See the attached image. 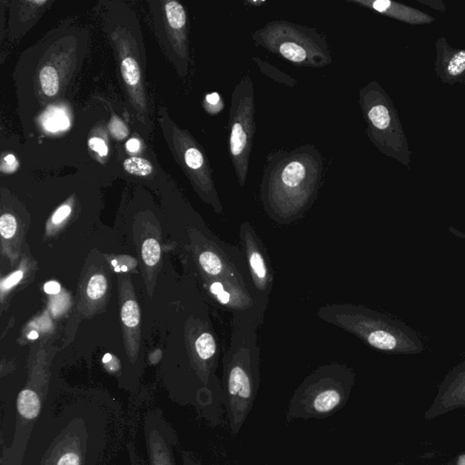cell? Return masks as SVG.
<instances>
[{"instance_id":"cell-19","label":"cell","mask_w":465,"mask_h":465,"mask_svg":"<svg viewBox=\"0 0 465 465\" xmlns=\"http://www.w3.org/2000/svg\"><path fill=\"white\" fill-rule=\"evenodd\" d=\"M160 256H161V249L160 244L154 238H149L145 241L143 246H142V258L145 264L153 267L158 264Z\"/></svg>"},{"instance_id":"cell-33","label":"cell","mask_w":465,"mask_h":465,"mask_svg":"<svg viewBox=\"0 0 465 465\" xmlns=\"http://www.w3.org/2000/svg\"><path fill=\"white\" fill-rule=\"evenodd\" d=\"M447 465H465V452H462L461 455L456 456V457Z\"/></svg>"},{"instance_id":"cell-22","label":"cell","mask_w":465,"mask_h":465,"mask_svg":"<svg viewBox=\"0 0 465 465\" xmlns=\"http://www.w3.org/2000/svg\"><path fill=\"white\" fill-rule=\"evenodd\" d=\"M110 129L113 137L119 140H125L129 135L128 126L125 125V123L122 120H120L117 117H112L110 123Z\"/></svg>"},{"instance_id":"cell-17","label":"cell","mask_w":465,"mask_h":465,"mask_svg":"<svg viewBox=\"0 0 465 465\" xmlns=\"http://www.w3.org/2000/svg\"><path fill=\"white\" fill-rule=\"evenodd\" d=\"M122 77L125 82L131 87L140 83L141 74L140 66L133 57H126L121 63Z\"/></svg>"},{"instance_id":"cell-5","label":"cell","mask_w":465,"mask_h":465,"mask_svg":"<svg viewBox=\"0 0 465 465\" xmlns=\"http://www.w3.org/2000/svg\"><path fill=\"white\" fill-rule=\"evenodd\" d=\"M256 46L262 47L297 66L321 68L331 64L330 47L316 29L286 20H273L252 33Z\"/></svg>"},{"instance_id":"cell-16","label":"cell","mask_w":465,"mask_h":465,"mask_svg":"<svg viewBox=\"0 0 465 465\" xmlns=\"http://www.w3.org/2000/svg\"><path fill=\"white\" fill-rule=\"evenodd\" d=\"M123 168L128 173L135 176L147 177L153 173L154 168L147 159L141 158H129L123 163Z\"/></svg>"},{"instance_id":"cell-3","label":"cell","mask_w":465,"mask_h":465,"mask_svg":"<svg viewBox=\"0 0 465 465\" xmlns=\"http://www.w3.org/2000/svg\"><path fill=\"white\" fill-rule=\"evenodd\" d=\"M317 316L385 354L416 355L425 351L421 337L406 323L370 308L332 304L320 308Z\"/></svg>"},{"instance_id":"cell-29","label":"cell","mask_w":465,"mask_h":465,"mask_svg":"<svg viewBox=\"0 0 465 465\" xmlns=\"http://www.w3.org/2000/svg\"><path fill=\"white\" fill-rule=\"evenodd\" d=\"M22 277H23L22 271H17L16 272V273L11 274V276L8 277V279H6L4 282L2 283L1 288L3 291H5V290L10 289L12 288V286L17 285V283H19L21 279H22Z\"/></svg>"},{"instance_id":"cell-32","label":"cell","mask_w":465,"mask_h":465,"mask_svg":"<svg viewBox=\"0 0 465 465\" xmlns=\"http://www.w3.org/2000/svg\"><path fill=\"white\" fill-rule=\"evenodd\" d=\"M126 149L133 153L138 152L140 149V142L137 138H132V140H129L128 143H126Z\"/></svg>"},{"instance_id":"cell-8","label":"cell","mask_w":465,"mask_h":465,"mask_svg":"<svg viewBox=\"0 0 465 465\" xmlns=\"http://www.w3.org/2000/svg\"><path fill=\"white\" fill-rule=\"evenodd\" d=\"M145 438L149 465H177L173 452L176 434L161 410L151 411L146 415Z\"/></svg>"},{"instance_id":"cell-28","label":"cell","mask_w":465,"mask_h":465,"mask_svg":"<svg viewBox=\"0 0 465 465\" xmlns=\"http://www.w3.org/2000/svg\"><path fill=\"white\" fill-rule=\"evenodd\" d=\"M71 213V207H69V205H62V207H59V209L56 211V213L54 214L52 222L55 223V225H57V223H61L63 220H65Z\"/></svg>"},{"instance_id":"cell-25","label":"cell","mask_w":465,"mask_h":465,"mask_svg":"<svg viewBox=\"0 0 465 465\" xmlns=\"http://www.w3.org/2000/svg\"><path fill=\"white\" fill-rule=\"evenodd\" d=\"M55 465H81L80 455L75 450H66L57 458Z\"/></svg>"},{"instance_id":"cell-31","label":"cell","mask_w":465,"mask_h":465,"mask_svg":"<svg viewBox=\"0 0 465 465\" xmlns=\"http://www.w3.org/2000/svg\"><path fill=\"white\" fill-rule=\"evenodd\" d=\"M44 290L48 295H57L61 290V286L55 281H50L44 286Z\"/></svg>"},{"instance_id":"cell-37","label":"cell","mask_w":465,"mask_h":465,"mask_svg":"<svg viewBox=\"0 0 465 465\" xmlns=\"http://www.w3.org/2000/svg\"><path fill=\"white\" fill-rule=\"evenodd\" d=\"M250 5L260 6L265 4V1H247Z\"/></svg>"},{"instance_id":"cell-39","label":"cell","mask_w":465,"mask_h":465,"mask_svg":"<svg viewBox=\"0 0 465 465\" xmlns=\"http://www.w3.org/2000/svg\"><path fill=\"white\" fill-rule=\"evenodd\" d=\"M112 265H113L115 267H117V260L112 261Z\"/></svg>"},{"instance_id":"cell-36","label":"cell","mask_w":465,"mask_h":465,"mask_svg":"<svg viewBox=\"0 0 465 465\" xmlns=\"http://www.w3.org/2000/svg\"><path fill=\"white\" fill-rule=\"evenodd\" d=\"M38 337V334L37 333V332L35 331H32L31 333L29 334V339L31 340L37 339Z\"/></svg>"},{"instance_id":"cell-6","label":"cell","mask_w":465,"mask_h":465,"mask_svg":"<svg viewBox=\"0 0 465 465\" xmlns=\"http://www.w3.org/2000/svg\"><path fill=\"white\" fill-rule=\"evenodd\" d=\"M255 89L251 77H244L232 93L228 151L240 186L246 185L251 158L255 123Z\"/></svg>"},{"instance_id":"cell-12","label":"cell","mask_w":465,"mask_h":465,"mask_svg":"<svg viewBox=\"0 0 465 465\" xmlns=\"http://www.w3.org/2000/svg\"><path fill=\"white\" fill-rule=\"evenodd\" d=\"M196 355L204 364L209 363L214 367V362H216L217 344L214 335L209 332H204L199 335L195 343Z\"/></svg>"},{"instance_id":"cell-14","label":"cell","mask_w":465,"mask_h":465,"mask_svg":"<svg viewBox=\"0 0 465 465\" xmlns=\"http://www.w3.org/2000/svg\"><path fill=\"white\" fill-rule=\"evenodd\" d=\"M253 61L258 64V68H260V71L263 74L267 75L268 78L276 81V82L286 84V86L290 87H294L295 84H297V80H295V78L280 71L279 69L274 68V66L270 64V63L265 62L264 60L256 57H253Z\"/></svg>"},{"instance_id":"cell-18","label":"cell","mask_w":465,"mask_h":465,"mask_svg":"<svg viewBox=\"0 0 465 465\" xmlns=\"http://www.w3.org/2000/svg\"><path fill=\"white\" fill-rule=\"evenodd\" d=\"M123 324L129 328L135 327L140 322V310L137 302L129 300L123 304L121 310Z\"/></svg>"},{"instance_id":"cell-40","label":"cell","mask_w":465,"mask_h":465,"mask_svg":"<svg viewBox=\"0 0 465 465\" xmlns=\"http://www.w3.org/2000/svg\"><path fill=\"white\" fill-rule=\"evenodd\" d=\"M121 271L123 272L128 271V267H125V265H123V267H121Z\"/></svg>"},{"instance_id":"cell-24","label":"cell","mask_w":465,"mask_h":465,"mask_svg":"<svg viewBox=\"0 0 465 465\" xmlns=\"http://www.w3.org/2000/svg\"><path fill=\"white\" fill-rule=\"evenodd\" d=\"M465 71V51L455 54L449 63L448 71L452 75H458Z\"/></svg>"},{"instance_id":"cell-35","label":"cell","mask_w":465,"mask_h":465,"mask_svg":"<svg viewBox=\"0 0 465 465\" xmlns=\"http://www.w3.org/2000/svg\"><path fill=\"white\" fill-rule=\"evenodd\" d=\"M112 359V355L110 354H105L104 357H103V363L108 364L110 363Z\"/></svg>"},{"instance_id":"cell-13","label":"cell","mask_w":465,"mask_h":465,"mask_svg":"<svg viewBox=\"0 0 465 465\" xmlns=\"http://www.w3.org/2000/svg\"><path fill=\"white\" fill-rule=\"evenodd\" d=\"M165 15L169 26L179 32H185L186 12L183 6L177 1H169L165 4Z\"/></svg>"},{"instance_id":"cell-10","label":"cell","mask_w":465,"mask_h":465,"mask_svg":"<svg viewBox=\"0 0 465 465\" xmlns=\"http://www.w3.org/2000/svg\"><path fill=\"white\" fill-rule=\"evenodd\" d=\"M41 404L37 392L25 389L17 398V412L24 422H32L38 418Z\"/></svg>"},{"instance_id":"cell-4","label":"cell","mask_w":465,"mask_h":465,"mask_svg":"<svg viewBox=\"0 0 465 465\" xmlns=\"http://www.w3.org/2000/svg\"><path fill=\"white\" fill-rule=\"evenodd\" d=\"M355 383L354 370L347 365L332 364L317 368L293 394L286 421L334 415L346 406Z\"/></svg>"},{"instance_id":"cell-7","label":"cell","mask_w":465,"mask_h":465,"mask_svg":"<svg viewBox=\"0 0 465 465\" xmlns=\"http://www.w3.org/2000/svg\"><path fill=\"white\" fill-rule=\"evenodd\" d=\"M239 238L253 291L260 307L267 310L274 286V270L270 256L261 238L249 222L241 223Z\"/></svg>"},{"instance_id":"cell-26","label":"cell","mask_w":465,"mask_h":465,"mask_svg":"<svg viewBox=\"0 0 465 465\" xmlns=\"http://www.w3.org/2000/svg\"><path fill=\"white\" fill-rule=\"evenodd\" d=\"M17 168H19V162H17L16 156L12 155V154H8L3 158L1 164L3 173H13Z\"/></svg>"},{"instance_id":"cell-9","label":"cell","mask_w":465,"mask_h":465,"mask_svg":"<svg viewBox=\"0 0 465 465\" xmlns=\"http://www.w3.org/2000/svg\"><path fill=\"white\" fill-rule=\"evenodd\" d=\"M458 409H465V360L452 368L440 383L425 418L431 421Z\"/></svg>"},{"instance_id":"cell-1","label":"cell","mask_w":465,"mask_h":465,"mask_svg":"<svg viewBox=\"0 0 465 465\" xmlns=\"http://www.w3.org/2000/svg\"><path fill=\"white\" fill-rule=\"evenodd\" d=\"M325 160L311 144L267 156L260 198L267 216L288 225L297 221L315 203L324 177Z\"/></svg>"},{"instance_id":"cell-27","label":"cell","mask_w":465,"mask_h":465,"mask_svg":"<svg viewBox=\"0 0 465 465\" xmlns=\"http://www.w3.org/2000/svg\"><path fill=\"white\" fill-rule=\"evenodd\" d=\"M90 149L98 152L99 156H105L108 153V147L105 142L99 138H90L89 142Z\"/></svg>"},{"instance_id":"cell-34","label":"cell","mask_w":465,"mask_h":465,"mask_svg":"<svg viewBox=\"0 0 465 465\" xmlns=\"http://www.w3.org/2000/svg\"><path fill=\"white\" fill-rule=\"evenodd\" d=\"M449 231L452 232V235H455L456 237L462 238V239L465 240V232L459 231L458 229L450 226Z\"/></svg>"},{"instance_id":"cell-2","label":"cell","mask_w":465,"mask_h":465,"mask_svg":"<svg viewBox=\"0 0 465 465\" xmlns=\"http://www.w3.org/2000/svg\"><path fill=\"white\" fill-rule=\"evenodd\" d=\"M264 315L249 310L232 313L230 344L223 357V406L232 436H237L260 385L258 329Z\"/></svg>"},{"instance_id":"cell-23","label":"cell","mask_w":465,"mask_h":465,"mask_svg":"<svg viewBox=\"0 0 465 465\" xmlns=\"http://www.w3.org/2000/svg\"><path fill=\"white\" fill-rule=\"evenodd\" d=\"M205 108L210 114H217L223 110V103L219 93L207 94L205 99Z\"/></svg>"},{"instance_id":"cell-21","label":"cell","mask_w":465,"mask_h":465,"mask_svg":"<svg viewBox=\"0 0 465 465\" xmlns=\"http://www.w3.org/2000/svg\"><path fill=\"white\" fill-rule=\"evenodd\" d=\"M17 231V220L10 214H3L0 217V232L3 238L10 239Z\"/></svg>"},{"instance_id":"cell-38","label":"cell","mask_w":465,"mask_h":465,"mask_svg":"<svg viewBox=\"0 0 465 465\" xmlns=\"http://www.w3.org/2000/svg\"><path fill=\"white\" fill-rule=\"evenodd\" d=\"M115 271L120 272L121 271V267H119V265H117V267H115Z\"/></svg>"},{"instance_id":"cell-11","label":"cell","mask_w":465,"mask_h":465,"mask_svg":"<svg viewBox=\"0 0 465 465\" xmlns=\"http://www.w3.org/2000/svg\"><path fill=\"white\" fill-rule=\"evenodd\" d=\"M42 126L50 133L61 132L71 126V120L63 108L52 107L48 108L42 117Z\"/></svg>"},{"instance_id":"cell-15","label":"cell","mask_w":465,"mask_h":465,"mask_svg":"<svg viewBox=\"0 0 465 465\" xmlns=\"http://www.w3.org/2000/svg\"><path fill=\"white\" fill-rule=\"evenodd\" d=\"M39 80L42 90L48 96H54L57 95L59 89V75L53 66H46L41 69L40 75H39Z\"/></svg>"},{"instance_id":"cell-30","label":"cell","mask_w":465,"mask_h":465,"mask_svg":"<svg viewBox=\"0 0 465 465\" xmlns=\"http://www.w3.org/2000/svg\"><path fill=\"white\" fill-rule=\"evenodd\" d=\"M391 4L392 3L388 1V0H377V1L371 3L370 6L374 10L383 13V12H385L390 8Z\"/></svg>"},{"instance_id":"cell-20","label":"cell","mask_w":465,"mask_h":465,"mask_svg":"<svg viewBox=\"0 0 465 465\" xmlns=\"http://www.w3.org/2000/svg\"><path fill=\"white\" fill-rule=\"evenodd\" d=\"M108 283L102 274H96L91 277L87 286V294L92 300H98L105 295L107 291Z\"/></svg>"}]
</instances>
